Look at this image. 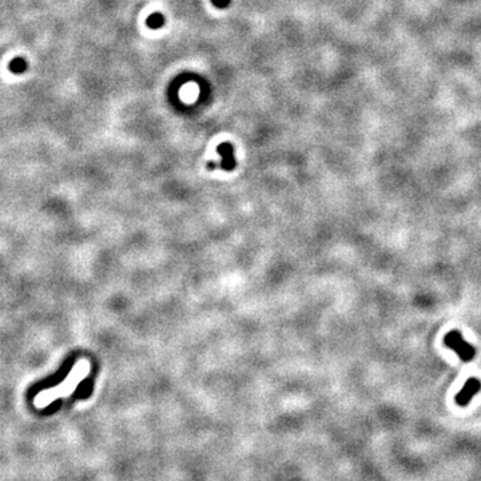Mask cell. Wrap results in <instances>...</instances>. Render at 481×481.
I'll return each instance as SVG.
<instances>
[{"label": "cell", "mask_w": 481, "mask_h": 481, "mask_svg": "<svg viewBox=\"0 0 481 481\" xmlns=\"http://www.w3.org/2000/svg\"><path fill=\"white\" fill-rule=\"evenodd\" d=\"M444 344L450 349H453L464 362H469L474 358L476 349L464 340L462 334L458 330H450L444 338Z\"/></svg>", "instance_id": "obj_1"}, {"label": "cell", "mask_w": 481, "mask_h": 481, "mask_svg": "<svg viewBox=\"0 0 481 481\" xmlns=\"http://www.w3.org/2000/svg\"><path fill=\"white\" fill-rule=\"evenodd\" d=\"M481 390V382L478 381L477 378H469V380H466L465 385L462 386V389L456 394V402H457L460 406H466L472 401V398L476 396L477 392Z\"/></svg>", "instance_id": "obj_2"}, {"label": "cell", "mask_w": 481, "mask_h": 481, "mask_svg": "<svg viewBox=\"0 0 481 481\" xmlns=\"http://www.w3.org/2000/svg\"><path fill=\"white\" fill-rule=\"evenodd\" d=\"M218 152L222 155V169L231 170L235 167V158L233 154V146L229 143H222L218 146Z\"/></svg>", "instance_id": "obj_3"}, {"label": "cell", "mask_w": 481, "mask_h": 481, "mask_svg": "<svg viewBox=\"0 0 481 481\" xmlns=\"http://www.w3.org/2000/svg\"><path fill=\"white\" fill-rule=\"evenodd\" d=\"M8 68H10V71L14 72V74H23V72L27 71L28 63L24 58L18 56V58H15V59H12L11 62H10Z\"/></svg>", "instance_id": "obj_4"}, {"label": "cell", "mask_w": 481, "mask_h": 481, "mask_svg": "<svg viewBox=\"0 0 481 481\" xmlns=\"http://www.w3.org/2000/svg\"><path fill=\"white\" fill-rule=\"evenodd\" d=\"M165 23V18L161 14H154L147 19V26L151 28H159Z\"/></svg>", "instance_id": "obj_5"}, {"label": "cell", "mask_w": 481, "mask_h": 481, "mask_svg": "<svg viewBox=\"0 0 481 481\" xmlns=\"http://www.w3.org/2000/svg\"><path fill=\"white\" fill-rule=\"evenodd\" d=\"M213 3H214L217 7L223 8V7H227V6H229L230 0H213Z\"/></svg>", "instance_id": "obj_6"}]
</instances>
